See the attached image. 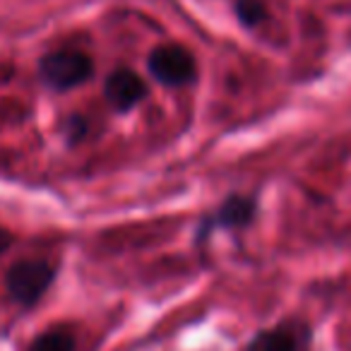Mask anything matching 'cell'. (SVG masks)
<instances>
[{
	"instance_id": "obj_1",
	"label": "cell",
	"mask_w": 351,
	"mask_h": 351,
	"mask_svg": "<svg viewBox=\"0 0 351 351\" xmlns=\"http://www.w3.org/2000/svg\"><path fill=\"white\" fill-rule=\"evenodd\" d=\"M56 269L46 260H20L10 267L5 277L8 293L20 306H34L41 301L49 287L53 284Z\"/></svg>"
},
{
	"instance_id": "obj_3",
	"label": "cell",
	"mask_w": 351,
	"mask_h": 351,
	"mask_svg": "<svg viewBox=\"0 0 351 351\" xmlns=\"http://www.w3.org/2000/svg\"><path fill=\"white\" fill-rule=\"evenodd\" d=\"M149 73L169 87H181L195 80V58L188 49L178 44H166L152 51L149 56Z\"/></svg>"
},
{
	"instance_id": "obj_5",
	"label": "cell",
	"mask_w": 351,
	"mask_h": 351,
	"mask_svg": "<svg viewBox=\"0 0 351 351\" xmlns=\"http://www.w3.org/2000/svg\"><path fill=\"white\" fill-rule=\"evenodd\" d=\"M308 335L296 325H282L253 337L245 351H306Z\"/></svg>"
},
{
	"instance_id": "obj_8",
	"label": "cell",
	"mask_w": 351,
	"mask_h": 351,
	"mask_svg": "<svg viewBox=\"0 0 351 351\" xmlns=\"http://www.w3.org/2000/svg\"><path fill=\"white\" fill-rule=\"evenodd\" d=\"M236 12H239V17L245 25H258L267 15V10H265V5L260 0H239L236 3Z\"/></svg>"
},
{
	"instance_id": "obj_9",
	"label": "cell",
	"mask_w": 351,
	"mask_h": 351,
	"mask_svg": "<svg viewBox=\"0 0 351 351\" xmlns=\"http://www.w3.org/2000/svg\"><path fill=\"white\" fill-rule=\"evenodd\" d=\"M10 245H12V234H8L5 229H0V255L5 253Z\"/></svg>"
},
{
	"instance_id": "obj_6",
	"label": "cell",
	"mask_w": 351,
	"mask_h": 351,
	"mask_svg": "<svg viewBox=\"0 0 351 351\" xmlns=\"http://www.w3.org/2000/svg\"><path fill=\"white\" fill-rule=\"evenodd\" d=\"M253 212H255L253 200H248V197H231V200H226L224 205H221V210L217 212L215 224L229 226V229L245 226L253 219Z\"/></svg>"
},
{
	"instance_id": "obj_7",
	"label": "cell",
	"mask_w": 351,
	"mask_h": 351,
	"mask_svg": "<svg viewBox=\"0 0 351 351\" xmlns=\"http://www.w3.org/2000/svg\"><path fill=\"white\" fill-rule=\"evenodd\" d=\"M29 351H75V337L68 330H49L32 341Z\"/></svg>"
},
{
	"instance_id": "obj_2",
	"label": "cell",
	"mask_w": 351,
	"mask_h": 351,
	"mask_svg": "<svg viewBox=\"0 0 351 351\" xmlns=\"http://www.w3.org/2000/svg\"><path fill=\"white\" fill-rule=\"evenodd\" d=\"M39 73L51 89L65 92V89H75L87 82L94 73V63L82 51H56L41 60Z\"/></svg>"
},
{
	"instance_id": "obj_4",
	"label": "cell",
	"mask_w": 351,
	"mask_h": 351,
	"mask_svg": "<svg viewBox=\"0 0 351 351\" xmlns=\"http://www.w3.org/2000/svg\"><path fill=\"white\" fill-rule=\"evenodd\" d=\"M106 99L113 108L118 111H130L132 106L142 101L147 97V84L140 75H135L132 70H116L111 77L106 80Z\"/></svg>"
}]
</instances>
